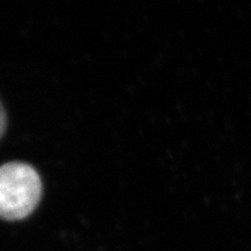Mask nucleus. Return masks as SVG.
<instances>
[{
    "label": "nucleus",
    "instance_id": "f03ea898",
    "mask_svg": "<svg viewBox=\"0 0 251 251\" xmlns=\"http://www.w3.org/2000/svg\"><path fill=\"white\" fill-rule=\"evenodd\" d=\"M6 124H7V120H6V113L4 109V106L0 102V137L2 136L6 130Z\"/></svg>",
    "mask_w": 251,
    "mask_h": 251
},
{
    "label": "nucleus",
    "instance_id": "f257e3e1",
    "mask_svg": "<svg viewBox=\"0 0 251 251\" xmlns=\"http://www.w3.org/2000/svg\"><path fill=\"white\" fill-rule=\"evenodd\" d=\"M42 181L35 169L23 162L0 166V219L27 218L40 202Z\"/></svg>",
    "mask_w": 251,
    "mask_h": 251
}]
</instances>
